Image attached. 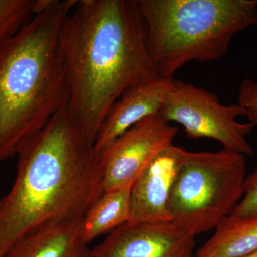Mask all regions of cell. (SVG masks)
I'll return each mask as SVG.
<instances>
[{
	"label": "cell",
	"instance_id": "1",
	"mask_svg": "<svg viewBox=\"0 0 257 257\" xmlns=\"http://www.w3.org/2000/svg\"><path fill=\"white\" fill-rule=\"evenodd\" d=\"M67 109L94 145L124 92L160 78L147 50L138 0H79L61 31Z\"/></svg>",
	"mask_w": 257,
	"mask_h": 257
},
{
	"label": "cell",
	"instance_id": "2",
	"mask_svg": "<svg viewBox=\"0 0 257 257\" xmlns=\"http://www.w3.org/2000/svg\"><path fill=\"white\" fill-rule=\"evenodd\" d=\"M67 105L17 152L16 178L0 199V257L43 225L84 217L104 193L100 157Z\"/></svg>",
	"mask_w": 257,
	"mask_h": 257
},
{
	"label": "cell",
	"instance_id": "3",
	"mask_svg": "<svg viewBox=\"0 0 257 257\" xmlns=\"http://www.w3.org/2000/svg\"><path fill=\"white\" fill-rule=\"evenodd\" d=\"M76 1L51 0L0 45V162L67 104L61 31Z\"/></svg>",
	"mask_w": 257,
	"mask_h": 257
},
{
	"label": "cell",
	"instance_id": "4",
	"mask_svg": "<svg viewBox=\"0 0 257 257\" xmlns=\"http://www.w3.org/2000/svg\"><path fill=\"white\" fill-rule=\"evenodd\" d=\"M149 55L160 78L190 62L220 60L233 37L257 26V0H138Z\"/></svg>",
	"mask_w": 257,
	"mask_h": 257
},
{
	"label": "cell",
	"instance_id": "5",
	"mask_svg": "<svg viewBox=\"0 0 257 257\" xmlns=\"http://www.w3.org/2000/svg\"><path fill=\"white\" fill-rule=\"evenodd\" d=\"M246 157L186 150L169 202L171 221L189 234L215 229L243 195Z\"/></svg>",
	"mask_w": 257,
	"mask_h": 257
},
{
	"label": "cell",
	"instance_id": "6",
	"mask_svg": "<svg viewBox=\"0 0 257 257\" xmlns=\"http://www.w3.org/2000/svg\"><path fill=\"white\" fill-rule=\"evenodd\" d=\"M160 114L167 122L182 125L189 139H211L223 150L246 157L254 155L246 138L254 126L236 120L246 116L244 108L237 103L224 105L204 88L172 79Z\"/></svg>",
	"mask_w": 257,
	"mask_h": 257
},
{
	"label": "cell",
	"instance_id": "7",
	"mask_svg": "<svg viewBox=\"0 0 257 257\" xmlns=\"http://www.w3.org/2000/svg\"><path fill=\"white\" fill-rule=\"evenodd\" d=\"M178 131L158 113L120 135L99 154L104 192L132 188L152 160L173 144Z\"/></svg>",
	"mask_w": 257,
	"mask_h": 257
},
{
	"label": "cell",
	"instance_id": "8",
	"mask_svg": "<svg viewBox=\"0 0 257 257\" xmlns=\"http://www.w3.org/2000/svg\"><path fill=\"white\" fill-rule=\"evenodd\" d=\"M195 236L168 222H128L92 248L94 257H194Z\"/></svg>",
	"mask_w": 257,
	"mask_h": 257
},
{
	"label": "cell",
	"instance_id": "9",
	"mask_svg": "<svg viewBox=\"0 0 257 257\" xmlns=\"http://www.w3.org/2000/svg\"><path fill=\"white\" fill-rule=\"evenodd\" d=\"M185 152L172 144L143 171L131 188L130 222L171 221L169 202Z\"/></svg>",
	"mask_w": 257,
	"mask_h": 257
},
{
	"label": "cell",
	"instance_id": "10",
	"mask_svg": "<svg viewBox=\"0 0 257 257\" xmlns=\"http://www.w3.org/2000/svg\"><path fill=\"white\" fill-rule=\"evenodd\" d=\"M173 79L160 77L123 93L111 106L101 124L94 145L96 152L100 153L142 120L160 113Z\"/></svg>",
	"mask_w": 257,
	"mask_h": 257
},
{
	"label": "cell",
	"instance_id": "11",
	"mask_svg": "<svg viewBox=\"0 0 257 257\" xmlns=\"http://www.w3.org/2000/svg\"><path fill=\"white\" fill-rule=\"evenodd\" d=\"M83 218L37 228L19 240L5 257H94L83 239Z\"/></svg>",
	"mask_w": 257,
	"mask_h": 257
},
{
	"label": "cell",
	"instance_id": "12",
	"mask_svg": "<svg viewBox=\"0 0 257 257\" xmlns=\"http://www.w3.org/2000/svg\"><path fill=\"white\" fill-rule=\"evenodd\" d=\"M257 251V216H226L195 257H242Z\"/></svg>",
	"mask_w": 257,
	"mask_h": 257
},
{
	"label": "cell",
	"instance_id": "13",
	"mask_svg": "<svg viewBox=\"0 0 257 257\" xmlns=\"http://www.w3.org/2000/svg\"><path fill=\"white\" fill-rule=\"evenodd\" d=\"M131 216V188L104 192L83 218L82 236L87 243L128 222Z\"/></svg>",
	"mask_w": 257,
	"mask_h": 257
},
{
	"label": "cell",
	"instance_id": "14",
	"mask_svg": "<svg viewBox=\"0 0 257 257\" xmlns=\"http://www.w3.org/2000/svg\"><path fill=\"white\" fill-rule=\"evenodd\" d=\"M51 0H0V45L14 36Z\"/></svg>",
	"mask_w": 257,
	"mask_h": 257
},
{
	"label": "cell",
	"instance_id": "15",
	"mask_svg": "<svg viewBox=\"0 0 257 257\" xmlns=\"http://www.w3.org/2000/svg\"><path fill=\"white\" fill-rule=\"evenodd\" d=\"M229 215L237 218L257 216V167L252 173L246 176L242 199Z\"/></svg>",
	"mask_w": 257,
	"mask_h": 257
},
{
	"label": "cell",
	"instance_id": "16",
	"mask_svg": "<svg viewBox=\"0 0 257 257\" xmlns=\"http://www.w3.org/2000/svg\"><path fill=\"white\" fill-rule=\"evenodd\" d=\"M237 104L244 108L248 121L257 127V82L246 78L239 89Z\"/></svg>",
	"mask_w": 257,
	"mask_h": 257
},
{
	"label": "cell",
	"instance_id": "17",
	"mask_svg": "<svg viewBox=\"0 0 257 257\" xmlns=\"http://www.w3.org/2000/svg\"><path fill=\"white\" fill-rule=\"evenodd\" d=\"M242 257H257V251H255V252L250 253V254Z\"/></svg>",
	"mask_w": 257,
	"mask_h": 257
},
{
	"label": "cell",
	"instance_id": "18",
	"mask_svg": "<svg viewBox=\"0 0 257 257\" xmlns=\"http://www.w3.org/2000/svg\"><path fill=\"white\" fill-rule=\"evenodd\" d=\"M194 257H195V256H194Z\"/></svg>",
	"mask_w": 257,
	"mask_h": 257
}]
</instances>
